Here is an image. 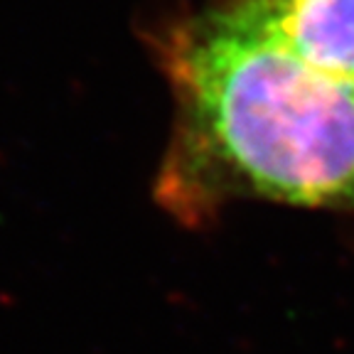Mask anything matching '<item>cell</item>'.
Segmentation results:
<instances>
[{"label":"cell","instance_id":"cell-1","mask_svg":"<svg viewBox=\"0 0 354 354\" xmlns=\"http://www.w3.org/2000/svg\"><path fill=\"white\" fill-rule=\"evenodd\" d=\"M175 101L153 197L185 229L234 202L354 216V84L315 72L224 3L148 35Z\"/></svg>","mask_w":354,"mask_h":354},{"label":"cell","instance_id":"cell-2","mask_svg":"<svg viewBox=\"0 0 354 354\" xmlns=\"http://www.w3.org/2000/svg\"><path fill=\"white\" fill-rule=\"evenodd\" d=\"M305 66L354 84V0H221Z\"/></svg>","mask_w":354,"mask_h":354}]
</instances>
